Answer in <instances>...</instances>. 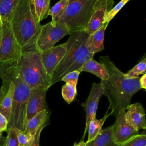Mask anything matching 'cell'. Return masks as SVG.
I'll use <instances>...</instances> for the list:
<instances>
[{
  "mask_svg": "<svg viewBox=\"0 0 146 146\" xmlns=\"http://www.w3.org/2000/svg\"><path fill=\"white\" fill-rule=\"evenodd\" d=\"M62 95L65 102L70 104L77 95L76 86L70 83H66L62 88Z\"/></svg>",
  "mask_w": 146,
  "mask_h": 146,
  "instance_id": "cb8c5ba5",
  "label": "cell"
},
{
  "mask_svg": "<svg viewBox=\"0 0 146 146\" xmlns=\"http://www.w3.org/2000/svg\"><path fill=\"white\" fill-rule=\"evenodd\" d=\"M6 145V137L2 134L0 136V146H5Z\"/></svg>",
  "mask_w": 146,
  "mask_h": 146,
  "instance_id": "e575fe53",
  "label": "cell"
},
{
  "mask_svg": "<svg viewBox=\"0 0 146 146\" xmlns=\"http://www.w3.org/2000/svg\"><path fill=\"white\" fill-rule=\"evenodd\" d=\"M108 110H107L106 113L103 118L100 119H97L96 117H95L91 120L88 126L87 132L88 133V136L86 142H89L92 140L102 129V126L104 124L106 120L109 116L111 115V113L110 112L108 113Z\"/></svg>",
  "mask_w": 146,
  "mask_h": 146,
  "instance_id": "7402d4cb",
  "label": "cell"
},
{
  "mask_svg": "<svg viewBox=\"0 0 146 146\" xmlns=\"http://www.w3.org/2000/svg\"><path fill=\"white\" fill-rule=\"evenodd\" d=\"M73 146H86V142L82 140L79 143H75Z\"/></svg>",
  "mask_w": 146,
  "mask_h": 146,
  "instance_id": "d590c367",
  "label": "cell"
},
{
  "mask_svg": "<svg viewBox=\"0 0 146 146\" xmlns=\"http://www.w3.org/2000/svg\"><path fill=\"white\" fill-rule=\"evenodd\" d=\"M120 146H146V135L145 133H138L131 137Z\"/></svg>",
  "mask_w": 146,
  "mask_h": 146,
  "instance_id": "484cf974",
  "label": "cell"
},
{
  "mask_svg": "<svg viewBox=\"0 0 146 146\" xmlns=\"http://www.w3.org/2000/svg\"><path fill=\"white\" fill-rule=\"evenodd\" d=\"M10 22L22 52L36 50V41L41 24L33 14L29 0H21L19 2Z\"/></svg>",
  "mask_w": 146,
  "mask_h": 146,
  "instance_id": "3957f363",
  "label": "cell"
},
{
  "mask_svg": "<svg viewBox=\"0 0 146 146\" xmlns=\"http://www.w3.org/2000/svg\"><path fill=\"white\" fill-rule=\"evenodd\" d=\"M2 133H3V132H0V136L2 134Z\"/></svg>",
  "mask_w": 146,
  "mask_h": 146,
  "instance_id": "f35d334b",
  "label": "cell"
},
{
  "mask_svg": "<svg viewBox=\"0 0 146 146\" xmlns=\"http://www.w3.org/2000/svg\"><path fill=\"white\" fill-rule=\"evenodd\" d=\"M146 70V58L144 57L139 63L135 65L127 73L125 74V77L128 78H136L140 75L145 73Z\"/></svg>",
  "mask_w": 146,
  "mask_h": 146,
  "instance_id": "d4e9b609",
  "label": "cell"
},
{
  "mask_svg": "<svg viewBox=\"0 0 146 146\" xmlns=\"http://www.w3.org/2000/svg\"><path fill=\"white\" fill-rule=\"evenodd\" d=\"M22 50L14 35L10 22L3 21L0 26V61L15 63Z\"/></svg>",
  "mask_w": 146,
  "mask_h": 146,
  "instance_id": "52a82bcc",
  "label": "cell"
},
{
  "mask_svg": "<svg viewBox=\"0 0 146 146\" xmlns=\"http://www.w3.org/2000/svg\"><path fill=\"white\" fill-rule=\"evenodd\" d=\"M125 119L127 122L136 130L145 129L146 119L144 109L140 103L130 104L125 110Z\"/></svg>",
  "mask_w": 146,
  "mask_h": 146,
  "instance_id": "5bb4252c",
  "label": "cell"
},
{
  "mask_svg": "<svg viewBox=\"0 0 146 146\" xmlns=\"http://www.w3.org/2000/svg\"><path fill=\"white\" fill-rule=\"evenodd\" d=\"M50 113L48 109L38 113L26 123L23 132L35 136L42 127H46L49 124Z\"/></svg>",
  "mask_w": 146,
  "mask_h": 146,
  "instance_id": "2e32d148",
  "label": "cell"
},
{
  "mask_svg": "<svg viewBox=\"0 0 146 146\" xmlns=\"http://www.w3.org/2000/svg\"><path fill=\"white\" fill-rule=\"evenodd\" d=\"M4 95H5V93H4L3 91V90L1 88H0V104L1 103V101L2 100V98H3V96H4Z\"/></svg>",
  "mask_w": 146,
  "mask_h": 146,
  "instance_id": "8d00e7d4",
  "label": "cell"
},
{
  "mask_svg": "<svg viewBox=\"0 0 146 146\" xmlns=\"http://www.w3.org/2000/svg\"><path fill=\"white\" fill-rule=\"evenodd\" d=\"M9 121L7 119L0 113V132H3V131H7Z\"/></svg>",
  "mask_w": 146,
  "mask_h": 146,
  "instance_id": "1f68e13d",
  "label": "cell"
},
{
  "mask_svg": "<svg viewBox=\"0 0 146 146\" xmlns=\"http://www.w3.org/2000/svg\"><path fill=\"white\" fill-rule=\"evenodd\" d=\"M139 83L141 89H146V74H144L139 78Z\"/></svg>",
  "mask_w": 146,
  "mask_h": 146,
  "instance_id": "836d02e7",
  "label": "cell"
},
{
  "mask_svg": "<svg viewBox=\"0 0 146 146\" xmlns=\"http://www.w3.org/2000/svg\"><path fill=\"white\" fill-rule=\"evenodd\" d=\"M81 72L78 70L70 72L66 74L62 79L61 81H63L65 83H70L75 86H77L78 78L79 74Z\"/></svg>",
  "mask_w": 146,
  "mask_h": 146,
  "instance_id": "f546056e",
  "label": "cell"
},
{
  "mask_svg": "<svg viewBox=\"0 0 146 146\" xmlns=\"http://www.w3.org/2000/svg\"><path fill=\"white\" fill-rule=\"evenodd\" d=\"M19 130L13 127L7 128V135L6 137L5 146H18L17 134Z\"/></svg>",
  "mask_w": 146,
  "mask_h": 146,
  "instance_id": "4316f807",
  "label": "cell"
},
{
  "mask_svg": "<svg viewBox=\"0 0 146 146\" xmlns=\"http://www.w3.org/2000/svg\"><path fill=\"white\" fill-rule=\"evenodd\" d=\"M80 71H85L91 73L99 78L101 80H107L109 77L104 66L102 63L96 61L93 58L90 59L86 62L80 68Z\"/></svg>",
  "mask_w": 146,
  "mask_h": 146,
  "instance_id": "d6986e66",
  "label": "cell"
},
{
  "mask_svg": "<svg viewBox=\"0 0 146 146\" xmlns=\"http://www.w3.org/2000/svg\"><path fill=\"white\" fill-rule=\"evenodd\" d=\"M113 139L112 125L102 129L99 133L91 141L86 142V146H120Z\"/></svg>",
  "mask_w": 146,
  "mask_h": 146,
  "instance_id": "ac0fdd59",
  "label": "cell"
},
{
  "mask_svg": "<svg viewBox=\"0 0 146 146\" xmlns=\"http://www.w3.org/2000/svg\"><path fill=\"white\" fill-rule=\"evenodd\" d=\"M15 63H4L0 61V79L3 77L7 71Z\"/></svg>",
  "mask_w": 146,
  "mask_h": 146,
  "instance_id": "4dcf8cb0",
  "label": "cell"
},
{
  "mask_svg": "<svg viewBox=\"0 0 146 146\" xmlns=\"http://www.w3.org/2000/svg\"><path fill=\"white\" fill-rule=\"evenodd\" d=\"M1 79L2 80V82L9 83L8 89L5 94L0 104V113L3 115L9 121L11 111L15 85L13 82H12L6 75V73Z\"/></svg>",
  "mask_w": 146,
  "mask_h": 146,
  "instance_id": "e0dca14e",
  "label": "cell"
},
{
  "mask_svg": "<svg viewBox=\"0 0 146 146\" xmlns=\"http://www.w3.org/2000/svg\"><path fill=\"white\" fill-rule=\"evenodd\" d=\"M2 20H1V17H0V26H1V25H2Z\"/></svg>",
  "mask_w": 146,
  "mask_h": 146,
  "instance_id": "74e56055",
  "label": "cell"
},
{
  "mask_svg": "<svg viewBox=\"0 0 146 146\" xmlns=\"http://www.w3.org/2000/svg\"><path fill=\"white\" fill-rule=\"evenodd\" d=\"M68 2V0H60L50 8L48 11V15L51 16V22L55 23L59 22L66 9Z\"/></svg>",
  "mask_w": 146,
  "mask_h": 146,
  "instance_id": "603a6c76",
  "label": "cell"
},
{
  "mask_svg": "<svg viewBox=\"0 0 146 146\" xmlns=\"http://www.w3.org/2000/svg\"><path fill=\"white\" fill-rule=\"evenodd\" d=\"M66 51V44L64 43L40 52L44 68L51 78L54 71L63 58Z\"/></svg>",
  "mask_w": 146,
  "mask_h": 146,
  "instance_id": "7c38bea8",
  "label": "cell"
},
{
  "mask_svg": "<svg viewBox=\"0 0 146 146\" xmlns=\"http://www.w3.org/2000/svg\"><path fill=\"white\" fill-rule=\"evenodd\" d=\"M88 34L84 31L71 32L65 42L66 51L63 58L54 71L51 76V85L61 81L67 73L78 70L80 71L83 64L94 55L90 53L86 46Z\"/></svg>",
  "mask_w": 146,
  "mask_h": 146,
  "instance_id": "7a4b0ae2",
  "label": "cell"
},
{
  "mask_svg": "<svg viewBox=\"0 0 146 146\" xmlns=\"http://www.w3.org/2000/svg\"><path fill=\"white\" fill-rule=\"evenodd\" d=\"M35 136L30 133H26L19 130L17 134L18 146H31L34 140Z\"/></svg>",
  "mask_w": 146,
  "mask_h": 146,
  "instance_id": "83f0119b",
  "label": "cell"
},
{
  "mask_svg": "<svg viewBox=\"0 0 146 146\" xmlns=\"http://www.w3.org/2000/svg\"><path fill=\"white\" fill-rule=\"evenodd\" d=\"M106 68L108 79L101 80L103 87V95L108 99L111 115L116 116L120 110H125L131 104V98L141 88L139 83L140 77L128 78L111 60L108 56L99 58Z\"/></svg>",
  "mask_w": 146,
  "mask_h": 146,
  "instance_id": "6da1fadb",
  "label": "cell"
},
{
  "mask_svg": "<svg viewBox=\"0 0 146 146\" xmlns=\"http://www.w3.org/2000/svg\"><path fill=\"white\" fill-rule=\"evenodd\" d=\"M70 33V31L67 27L60 22L51 21L41 25L36 41V50L39 52L44 51L55 46L58 41Z\"/></svg>",
  "mask_w": 146,
  "mask_h": 146,
  "instance_id": "ba28073f",
  "label": "cell"
},
{
  "mask_svg": "<svg viewBox=\"0 0 146 146\" xmlns=\"http://www.w3.org/2000/svg\"><path fill=\"white\" fill-rule=\"evenodd\" d=\"M6 74L15 85L7 128H16L23 132L25 128L27 104L31 90L20 77L15 68V64L7 71Z\"/></svg>",
  "mask_w": 146,
  "mask_h": 146,
  "instance_id": "5b68a950",
  "label": "cell"
},
{
  "mask_svg": "<svg viewBox=\"0 0 146 146\" xmlns=\"http://www.w3.org/2000/svg\"><path fill=\"white\" fill-rule=\"evenodd\" d=\"M47 89L31 90L26 108L25 126L26 123L38 113L48 109L46 100Z\"/></svg>",
  "mask_w": 146,
  "mask_h": 146,
  "instance_id": "4fadbf2b",
  "label": "cell"
},
{
  "mask_svg": "<svg viewBox=\"0 0 146 146\" xmlns=\"http://www.w3.org/2000/svg\"><path fill=\"white\" fill-rule=\"evenodd\" d=\"M33 14L40 22L48 16L51 0H29Z\"/></svg>",
  "mask_w": 146,
  "mask_h": 146,
  "instance_id": "ffe728a7",
  "label": "cell"
},
{
  "mask_svg": "<svg viewBox=\"0 0 146 146\" xmlns=\"http://www.w3.org/2000/svg\"><path fill=\"white\" fill-rule=\"evenodd\" d=\"M125 113V110H120L116 116L115 121L112 125L113 139L119 145L139 133V131L127 122Z\"/></svg>",
  "mask_w": 146,
  "mask_h": 146,
  "instance_id": "8fae6325",
  "label": "cell"
},
{
  "mask_svg": "<svg viewBox=\"0 0 146 146\" xmlns=\"http://www.w3.org/2000/svg\"><path fill=\"white\" fill-rule=\"evenodd\" d=\"M21 0H0V17L2 22H10L13 13Z\"/></svg>",
  "mask_w": 146,
  "mask_h": 146,
  "instance_id": "44dd1931",
  "label": "cell"
},
{
  "mask_svg": "<svg viewBox=\"0 0 146 146\" xmlns=\"http://www.w3.org/2000/svg\"><path fill=\"white\" fill-rule=\"evenodd\" d=\"M96 0H68L66 9L59 22L64 23L70 33L84 30Z\"/></svg>",
  "mask_w": 146,
  "mask_h": 146,
  "instance_id": "8992f818",
  "label": "cell"
},
{
  "mask_svg": "<svg viewBox=\"0 0 146 146\" xmlns=\"http://www.w3.org/2000/svg\"><path fill=\"white\" fill-rule=\"evenodd\" d=\"M108 25V23H104L96 31L88 35L86 42V46L90 53L94 55L104 49V33Z\"/></svg>",
  "mask_w": 146,
  "mask_h": 146,
  "instance_id": "9a60e30c",
  "label": "cell"
},
{
  "mask_svg": "<svg viewBox=\"0 0 146 146\" xmlns=\"http://www.w3.org/2000/svg\"><path fill=\"white\" fill-rule=\"evenodd\" d=\"M15 68L31 90H48L52 86L51 78L46 73L37 50L23 51Z\"/></svg>",
  "mask_w": 146,
  "mask_h": 146,
  "instance_id": "277c9868",
  "label": "cell"
},
{
  "mask_svg": "<svg viewBox=\"0 0 146 146\" xmlns=\"http://www.w3.org/2000/svg\"><path fill=\"white\" fill-rule=\"evenodd\" d=\"M103 95V87L101 82L93 83L90 94L85 102L81 105L86 112V125L82 139H84L87 132L88 126L91 120L96 117L98 104L101 96Z\"/></svg>",
  "mask_w": 146,
  "mask_h": 146,
  "instance_id": "9c48e42d",
  "label": "cell"
},
{
  "mask_svg": "<svg viewBox=\"0 0 146 146\" xmlns=\"http://www.w3.org/2000/svg\"><path fill=\"white\" fill-rule=\"evenodd\" d=\"M113 0H96L94 4L92 12L84 31L91 34L99 29L103 24L106 14L112 8Z\"/></svg>",
  "mask_w": 146,
  "mask_h": 146,
  "instance_id": "30bf717a",
  "label": "cell"
},
{
  "mask_svg": "<svg viewBox=\"0 0 146 146\" xmlns=\"http://www.w3.org/2000/svg\"><path fill=\"white\" fill-rule=\"evenodd\" d=\"M129 0H121L115 7H112L106 15L104 21V23H109L113 19V18L116 15V14L122 9V7L129 1Z\"/></svg>",
  "mask_w": 146,
  "mask_h": 146,
  "instance_id": "f1b7e54d",
  "label": "cell"
},
{
  "mask_svg": "<svg viewBox=\"0 0 146 146\" xmlns=\"http://www.w3.org/2000/svg\"><path fill=\"white\" fill-rule=\"evenodd\" d=\"M45 126L42 127L36 133L35 136V138L34 140L32 143V144L31 145V146H39V143H40V135L41 133L43 131V129H44V128H45Z\"/></svg>",
  "mask_w": 146,
  "mask_h": 146,
  "instance_id": "d6a6232c",
  "label": "cell"
}]
</instances>
